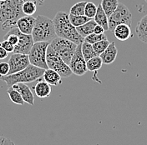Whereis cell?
<instances>
[{
    "instance_id": "44dd1931",
    "label": "cell",
    "mask_w": 147,
    "mask_h": 145,
    "mask_svg": "<svg viewBox=\"0 0 147 145\" xmlns=\"http://www.w3.org/2000/svg\"><path fill=\"white\" fill-rule=\"evenodd\" d=\"M101 7L108 18L115 12V10L117 9L119 1L118 0H102L100 3Z\"/></svg>"
},
{
    "instance_id": "484cf974",
    "label": "cell",
    "mask_w": 147,
    "mask_h": 145,
    "mask_svg": "<svg viewBox=\"0 0 147 145\" xmlns=\"http://www.w3.org/2000/svg\"><path fill=\"white\" fill-rule=\"evenodd\" d=\"M86 1H82L76 3L71 7L69 10V13L74 15H84V8L86 5Z\"/></svg>"
},
{
    "instance_id": "d4e9b609",
    "label": "cell",
    "mask_w": 147,
    "mask_h": 145,
    "mask_svg": "<svg viewBox=\"0 0 147 145\" xmlns=\"http://www.w3.org/2000/svg\"><path fill=\"white\" fill-rule=\"evenodd\" d=\"M7 93L9 94V98L11 101L16 104H18V105H24V101L23 99L22 96L20 95V93H18V91L13 89L12 87H9L8 90H7Z\"/></svg>"
},
{
    "instance_id": "6da1fadb",
    "label": "cell",
    "mask_w": 147,
    "mask_h": 145,
    "mask_svg": "<svg viewBox=\"0 0 147 145\" xmlns=\"http://www.w3.org/2000/svg\"><path fill=\"white\" fill-rule=\"evenodd\" d=\"M23 0L0 1V23L2 30H10L16 27L17 22L24 16L23 12Z\"/></svg>"
},
{
    "instance_id": "f35d334b",
    "label": "cell",
    "mask_w": 147,
    "mask_h": 145,
    "mask_svg": "<svg viewBox=\"0 0 147 145\" xmlns=\"http://www.w3.org/2000/svg\"><path fill=\"white\" fill-rule=\"evenodd\" d=\"M0 76H1V75H0Z\"/></svg>"
},
{
    "instance_id": "9c48e42d",
    "label": "cell",
    "mask_w": 147,
    "mask_h": 145,
    "mask_svg": "<svg viewBox=\"0 0 147 145\" xmlns=\"http://www.w3.org/2000/svg\"><path fill=\"white\" fill-rule=\"evenodd\" d=\"M69 66L72 72L77 76H82L88 71L86 60L84 59L81 51V44L77 45V48L71 58Z\"/></svg>"
},
{
    "instance_id": "7a4b0ae2",
    "label": "cell",
    "mask_w": 147,
    "mask_h": 145,
    "mask_svg": "<svg viewBox=\"0 0 147 145\" xmlns=\"http://www.w3.org/2000/svg\"><path fill=\"white\" fill-rule=\"evenodd\" d=\"M53 23L57 37L70 40L77 45L82 44L84 41V38L78 33L76 27L71 23L69 18V13L66 12H58L53 19Z\"/></svg>"
},
{
    "instance_id": "8992f818",
    "label": "cell",
    "mask_w": 147,
    "mask_h": 145,
    "mask_svg": "<svg viewBox=\"0 0 147 145\" xmlns=\"http://www.w3.org/2000/svg\"><path fill=\"white\" fill-rule=\"evenodd\" d=\"M49 45V42H36L34 44L28 54L30 64L43 69L49 68L46 60L47 48Z\"/></svg>"
},
{
    "instance_id": "74e56055",
    "label": "cell",
    "mask_w": 147,
    "mask_h": 145,
    "mask_svg": "<svg viewBox=\"0 0 147 145\" xmlns=\"http://www.w3.org/2000/svg\"><path fill=\"white\" fill-rule=\"evenodd\" d=\"M146 3H147V0H146Z\"/></svg>"
},
{
    "instance_id": "603a6c76",
    "label": "cell",
    "mask_w": 147,
    "mask_h": 145,
    "mask_svg": "<svg viewBox=\"0 0 147 145\" xmlns=\"http://www.w3.org/2000/svg\"><path fill=\"white\" fill-rule=\"evenodd\" d=\"M102 64H103V62L100 56H95L90 59H89L88 61H86L87 69L88 71H91V72H96L99 69H100Z\"/></svg>"
},
{
    "instance_id": "cb8c5ba5",
    "label": "cell",
    "mask_w": 147,
    "mask_h": 145,
    "mask_svg": "<svg viewBox=\"0 0 147 145\" xmlns=\"http://www.w3.org/2000/svg\"><path fill=\"white\" fill-rule=\"evenodd\" d=\"M69 18L71 23L76 28L84 24L85 23H87L88 21H90L91 19V18L86 17L85 15H74V14H70V13H69Z\"/></svg>"
},
{
    "instance_id": "83f0119b",
    "label": "cell",
    "mask_w": 147,
    "mask_h": 145,
    "mask_svg": "<svg viewBox=\"0 0 147 145\" xmlns=\"http://www.w3.org/2000/svg\"><path fill=\"white\" fill-rule=\"evenodd\" d=\"M110 44V42L108 39H105V40H101L97 43H94V44H92L94 50L95 51V53L100 56Z\"/></svg>"
},
{
    "instance_id": "30bf717a",
    "label": "cell",
    "mask_w": 147,
    "mask_h": 145,
    "mask_svg": "<svg viewBox=\"0 0 147 145\" xmlns=\"http://www.w3.org/2000/svg\"><path fill=\"white\" fill-rule=\"evenodd\" d=\"M13 28L18 37V44L14 46V49L13 53L28 55L31 48L34 44L33 37L31 34H25L21 33L17 27H13Z\"/></svg>"
},
{
    "instance_id": "8fae6325",
    "label": "cell",
    "mask_w": 147,
    "mask_h": 145,
    "mask_svg": "<svg viewBox=\"0 0 147 145\" xmlns=\"http://www.w3.org/2000/svg\"><path fill=\"white\" fill-rule=\"evenodd\" d=\"M8 63H9V68H10L9 75L24 69L30 64L28 56L27 54H15V53H13V54L10 56V58Z\"/></svg>"
},
{
    "instance_id": "8d00e7d4",
    "label": "cell",
    "mask_w": 147,
    "mask_h": 145,
    "mask_svg": "<svg viewBox=\"0 0 147 145\" xmlns=\"http://www.w3.org/2000/svg\"><path fill=\"white\" fill-rule=\"evenodd\" d=\"M0 1H5V0H0Z\"/></svg>"
},
{
    "instance_id": "4dcf8cb0",
    "label": "cell",
    "mask_w": 147,
    "mask_h": 145,
    "mask_svg": "<svg viewBox=\"0 0 147 145\" xmlns=\"http://www.w3.org/2000/svg\"><path fill=\"white\" fill-rule=\"evenodd\" d=\"M9 69L10 68H9V63H6V62L0 63V75L1 76L9 75Z\"/></svg>"
},
{
    "instance_id": "d6986e66",
    "label": "cell",
    "mask_w": 147,
    "mask_h": 145,
    "mask_svg": "<svg viewBox=\"0 0 147 145\" xmlns=\"http://www.w3.org/2000/svg\"><path fill=\"white\" fill-rule=\"evenodd\" d=\"M94 21L98 25H100L101 27L104 28V29L105 31L109 30V20H108V16L106 15V13H105V11L103 10L101 4L97 7V11L94 16Z\"/></svg>"
},
{
    "instance_id": "ba28073f",
    "label": "cell",
    "mask_w": 147,
    "mask_h": 145,
    "mask_svg": "<svg viewBox=\"0 0 147 145\" xmlns=\"http://www.w3.org/2000/svg\"><path fill=\"white\" fill-rule=\"evenodd\" d=\"M109 30L113 32L115 28L119 24H127L131 27L132 15L129 9L123 3H119L117 9L108 18Z\"/></svg>"
},
{
    "instance_id": "836d02e7",
    "label": "cell",
    "mask_w": 147,
    "mask_h": 145,
    "mask_svg": "<svg viewBox=\"0 0 147 145\" xmlns=\"http://www.w3.org/2000/svg\"><path fill=\"white\" fill-rule=\"evenodd\" d=\"M105 29L104 28L101 27L100 25H96L94 27V34H105Z\"/></svg>"
},
{
    "instance_id": "f546056e",
    "label": "cell",
    "mask_w": 147,
    "mask_h": 145,
    "mask_svg": "<svg viewBox=\"0 0 147 145\" xmlns=\"http://www.w3.org/2000/svg\"><path fill=\"white\" fill-rule=\"evenodd\" d=\"M105 39H107V37L105 34H91L90 35H88L87 37L84 38V41L90 44H94V43H97L99 41L101 40H105Z\"/></svg>"
},
{
    "instance_id": "3957f363",
    "label": "cell",
    "mask_w": 147,
    "mask_h": 145,
    "mask_svg": "<svg viewBox=\"0 0 147 145\" xmlns=\"http://www.w3.org/2000/svg\"><path fill=\"white\" fill-rule=\"evenodd\" d=\"M31 35L34 38V42H49L50 43L57 37L55 34V26L53 20L49 18L38 15L35 18V23Z\"/></svg>"
},
{
    "instance_id": "5bb4252c",
    "label": "cell",
    "mask_w": 147,
    "mask_h": 145,
    "mask_svg": "<svg viewBox=\"0 0 147 145\" xmlns=\"http://www.w3.org/2000/svg\"><path fill=\"white\" fill-rule=\"evenodd\" d=\"M117 54H118V49L115 46V44L112 42L110 43L107 48L101 54H100V57L102 59L103 64L109 65L115 61Z\"/></svg>"
},
{
    "instance_id": "52a82bcc",
    "label": "cell",
    "mask_w": 147,
    "mask_h": 145,
    "mask_svg": "<svg viewBox=\"0 0 147 145\" xmlns=\"http://www.w3.org/2000/svg\"><path fill=\"white\" fill-rule=\"evenodd\" d=\"M46 60L49 68L56 71L61 76V78H68L72 75L73 72L69 66L55 53L49 45L47 48Z\"/></svg>"
},
{
    "instance_id": "2e32d148",
    "label": "cell",
    "mask_w": 147,
    "mask_h": 145,
    "mask_svg": "<svg viewBox=\"0 0 147 145\" xmlns=\"http://www.w3.org/2000/svg\"><path fill=\"white\" fill-rule=\"evenodd\" d=\"M34 93L40 99H45L49 97L51 93V85L45 81H38L34 87Z\"/></svg>"
},
{
    "instance_id": "7402d4cb",
    "label": "cell",
    "mask_w": 147,
    "mask_h": 145,
    "mask_svg": "<svg viewBox=\"0 0 147 145\" xmlns=\"http://www.w3.org/2000/svg\"><path fill=\"white\" fill-rule=\"evenodd\" d=\"M81 51H82L83 56L86 61H88L89 59H90L95 56H99L94 50L92 44L85 42V41H84L81 44Z\"/></svg>"
},
{
    "instance_id": "4316f807",
    "label": "cell",
    "mask_w": 147,
    "mask_h": 145,
    "mask_svg": "<svg viewBox=\"0 0 147 145\" xmlns=\"http://www.w3.org/2000/svg\"><path fill=\"white\" fill-rule=\"evenodd\" d=\"M22 9H23V12L24 15L32 16L36 12L37 5L33 2H24Z\"/></svg>"
},
{
    "instance_id": "5b68a950",
    "label": "cell",
    "mask_w": 147,
    "mask_h": 145,
    "mask_svg": "<svg viewBox=\"0 0 147 145\" xmlns=\"http://www.w3.org/2000/svg\"><path fill=\"white\" fill-rule=\"evenodd\" d=\"M49 46L68 65L77 48V44L74 42L60 37L55 38L49 43Z\"/></svg>"
},
{
    "instance_id": "1f68e13d",
    "label": "cell",
    "mask_w": 147,
    "mask_h": 145,
    "mask_svg": "<svg viewBox=\"0 0 147 145\" xmlns=\"http://www.w3.org/2000/svg\"><path fill=\"white\" fill-rule=\"evenodd\" d=\"M0 46L3 47L8 53H13V52L14 45L12 44L11 43H9V41H7V40H4L3 42L0 43Z\"/></svg>"
},
{
    "instance_id": "ffe728a7",
    "label": "cell",
    "mask_w": 147,
    "mask_h": 145,
    "mask_svg": "<svg viewBox=\"0 0 147 145\" xmlns=\"http://www.w3.org/2000/svg\"><path fill=\"white\" fill-rule=\"evenodd\" d=\"M96 25H97V23H95V21L90 19V21H88L84 24L76 28V29H77L78 33L84 38L85 37H87L88 35L94 33V27Z\"/></svg>"
},
{
    "instance_id": "d6a6232c",
    "label": "cell",
    "mask_w": 147,
    "mask_h": 145,
    "mask_svg": "<svg viewBox=\"0 0 147 145\" xmlns=\"http://www.w3.org/2000/svg\"><path fill=\"white\" fill-rule=\"evenodd\" d=\"M0 145H15L14 143L8 138L0 136Z\"/></svg>"
},
{
    "instance_id": "e575fe53",
    "label": "cell",
    "mask_w": 147,
    "mask_h": 145,
    "mask_svg": "<svg viewBox=\"0 0 147 145\" xmlns=\"http://www.w3.org/2000/svg\"><path fill=\"white\" fill-rule=\"evenodd\" d=\"M8 55H9V53L3 47L0 46V60L6 58L8 57Z\"/></svg>"
},
{
    "instance_id": "ac0fdd59",
    "label": "cell",
    "mask_w": 147,
    "mask_h": 145,
    "mask_svg": "<svg viewBox=\"0 0 147 145\" xmlns=\"http://www.w3.org/2000/svg\"><path fill=\"white\" fill-rule=\"evenodd\" d=\"M43 78L45 81L47 82L50 85L58 86L61 84V76L53 69H50V68L45 69L43 74Z\"/></svg>"
},
{
    "instance_id": "f1b7e54d",
    "label": "cell",
    "mask_w": 147,
    "mask_h": 145,
    "mask_svg": "<svg viewBox=\"0 0 147 145\" xmlns=\"http://www.w3.org/2000/svg\"><path fill=\"white\" fill-rule=\"evenodd\" d=\"M96 11H97V6L94 3H92V2L86 3L85 8H84V15L86 17L91 18V19L94 18L95 16Z\"/></svg>"
},
{
    "instance_id": "277c9868",
    "label": "cell",
    "mask_w": 147,
    "mask_h": 145,
    "mask_svg": "<svg viewBox=\"0 0 147 145\" xmlns=\"http://www.w3.org/2000/svg\"><path fill=\"white\" fill-rule=\"evenodd\" d=\"M45 70V69L29 64L19 72L6 76H0V79L5 82L9 87L16 83H32L40 79L43 77Z\"/></svg>"
},
{
    "instance_id": "9a60e30c",
    "label": "cell",
    "mask_w": 147,
    "mask_h": 145,
    "mask_svg": "<svg viewBox=\"0 0 147 145\" xmlns=\"http://www.w3.org/2000/svg\"><path fill=\"white\" fill-rule=\"evenodd\" d=\"M113 33L115 37L119 41H126L132 37L131 27L127 24H119L116 26Z\"/></svg>"
},
{
    "instance_id": "4fadbf2b",
    "label": "cell",
    "mask_w": 147,
    "mask_h": 145,
    "mask_svg": "<svg viewBox=\"0 0 147 145\" xmlns=\"http://www.w3.org/2000/svg\"><path fill=\"white\" fill-rule=\"evenodd\" d=\"M34 23H35V18H34L33 16L24 15L18 19L16 27L18 28L21 33L25 34H31L34 29Z\"/></svg>"
},
{
    "instance_id": "7c38bea8",
    "label": "cell",
    "mask_w": 147,
    "mask_h": 145,
    "mask_svg": "<svg viewBox=\"0 0 147 145\" xmlns=\"http://www.w3.org/2000/svg\"><path fill=\"white\" fill-rule=\"evenodd\" d=\"M13 89L17 90L22 96L23 99L25 103H28L31 106L34 105V98L30 88L25 83H16L11 86Z\"/></svg>"
},
{
    "instance_id": "e0dca14e",
    "label": "cell",
    "mask_w": 147,
    "mask_h": 145,
    "mask_svg": "<svg viewBox=\"0 0 147 145\" xmlns=\"http://www.w3.org/2000/svg\"><path fill=\"white\" fill-rule=\"evenodd\" d=\"M136 34L141 42L147 44V14L138 22Z\"/></svg>"
},
{
    "instance_id": "d590c367",
    "label": "cell",
    "mask_w": 147,
    "mask_h": 145,
    "mask_svg": "<svg viewBox=\"0 0 147 145\" xmlns=\"http://www.w3.org/2000/svg\"><path fill=\"white\" fill-rule=\"evenodd\" d=\"M24 2H33L36 4L37 6H41L44 4L45 0H23Z\"/></svg>"
}]
</instances>
